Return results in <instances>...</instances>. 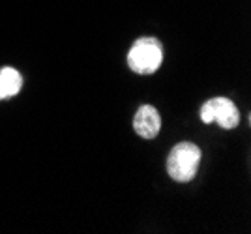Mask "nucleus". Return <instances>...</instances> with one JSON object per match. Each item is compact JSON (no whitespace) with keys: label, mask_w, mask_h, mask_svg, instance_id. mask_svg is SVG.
I'll return each mask as SVG.
<instances>
[{"label":"nucleus","mask_w":251,"mask_h":234,"mask_svg":"<svg viewBox=\"0 0 251 234\" xmlns=\"http://www.w3.org/2000/svg\"><path fill=\"white\" fill-rule=\"evenodd\" d=\"M161 62H163V45L157 38H152V36L139 38L127 53V66L133 73H156Z\"/></svg>","instance_id":"f257e3e1"},{"label":"nucleus","mask_w":251,"mask_h":234,"mask_svg":"<svg viewBox=\"0 0 251 234\" xmlns=\"http://www.w3.org/2000/svg\"><path fill=\"white\" fill-rule=\"evenodd\" d=\"M201 163V148L193 142H178L169 152L167 158V172L173 180L186 184L197 176Z\"/></svg>","instance_id":"f03ea898"},{"label":"nucleus","mask_w":251,"mask_h":234,"mask_svg":"<svg viewBox=\"0 0 251 234\" xmlns=\"http://www.w3.org/2000/svg\"><path fill=\"white\" fill-rule=\"evenodd\" d=\"M201 120L204 124L218 122L220 128L232 129L240 124V111L229 97H214L201 107Z\"/></svg>","instance_id":"7ed1b4c3"},{"label":"nucleus","mask_w":251,"mask_h":234,"mask_svg":"<svg viewBox=\"0 0 251 234\" xmlns=\"http://www.w3.org/2000/svg\"><path fill=\"white\" fill-rule=\"evenodd\" d=\"M133 129L141 139H156L161 129V117L156 107L141 105L133 117Z\"/></svg>","instance_id":"20e7f679"},{"label":"nucleus","mask_w":251,"mask_h":234,"mask_svg":"<svg viewBox=\"0 0 251 234\" xmlns=\"http://www.w3.org/2000/svg\"><path fill=\"white\" fill-rule=\"evenodd\" d=\"M23 86V77L15 68H2L0 70V99H8L15 96Z\"/></svg>","instance_id":"39448f33"}]
</instances>
